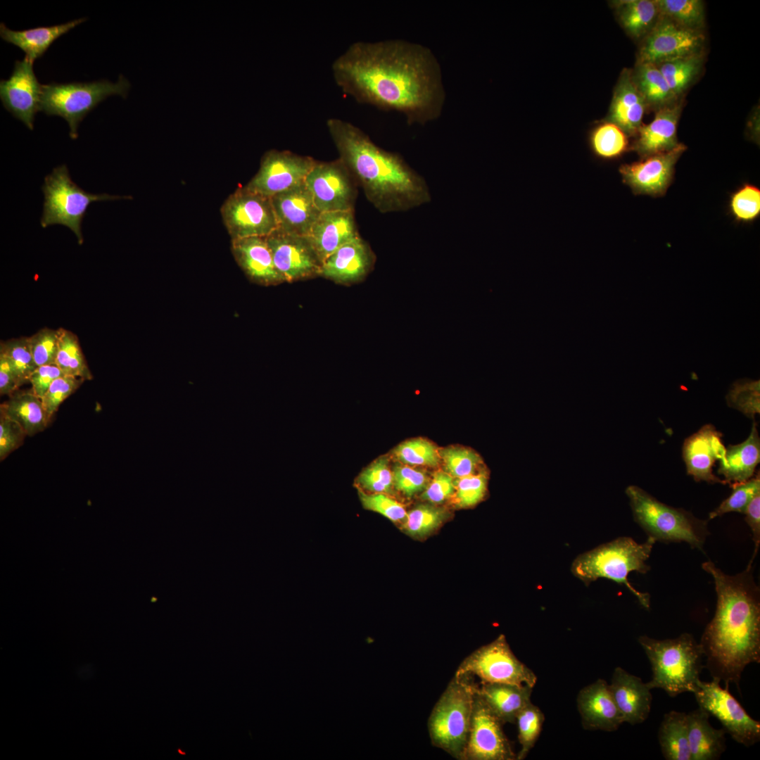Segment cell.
<instances>
[{
	"label": "cell",
	"mask_w": 760,
	"mask_h": 760,
	"mask_svg": "<svg viewBox=\"0 0 760 760\" xmlns=\"http://www.w3.org/2000/svg\"><path fill=\"white\" fill-rule=\"evenodd\" d=\"M705 53L676 58L656 65L678 100L695 83L703 70Z\"/></svg>",
	"instance_id": "obj_37"
},
{
	"label": "cell",
	"mask_w": 760,
	"mask_h": 760,
	"mask_svg": "<svg viewBox=\"0 0 760 760\" xmlns=\"http://www.w3.org/2000/svg\"><path fill=\"white\" fill-rule=\"evenodd\" d=\"M0 354L8 360L21 386L29 381L31 374L37 366L31 352L28 337L1 342Z\"/></svg>",
	"instance_id": "obj_42"
},
{
	"label": "cell",
	"mask_w": 760,
	"mask_h": 760,
	"mask_svg": "<svg viewBox=\"0 0 760 760\" xmlns=\"http://www.w3.org/2000/svg\"><path fill=\"white\" fill-rule=\"evenodd\" d=\"M448 517L445 508L422 504L407 512L403 528L409 536L422 539L436 531Z\"/></svg>",
	"instance_id": "obj_41"
},
{
	"label": "cell",
	"mask_w": 760,
	"mask_h": 760,
	"mask_svg": "<svg viewBox=\"0 0 760 760\" xmlns=\"http://www.w3.org/2000/svg\"><path fill=\"white\" fill-rule=\"evenodd\" d=\"M394 454L402 462L412 465L435 467L438 464L440 457L436 447L422 438L403 443L395 449Z\"/></svg>",
	"instance_id": "obj_47"
},
{
	"label": "cell",
	"mask_w": 760,
	"mask_h": 760,
	"mask_svg": "<svg viewBox=\"0 0 760 760\" xmlns=\"http://www.w3.org/2000/svg\"><path fill=\"white\" fill-rule=\"evenodd\" d=\"M685 150V144L679 143L667 152L622 165L619 172L623 182L635 194L664 195L672 181L675 165Z\"/></svg>",
	"instance_id": "obj_18"
},
{
	"label": "cell",
	"mask_w": 760,
	"mask_h": 760,
	"mask_svg": "<svg viewBox=\"0 0 760 760\" xmlns=\"http://www.w3.org/2000/svg\"><path fill=\"white\" fill-rule=\"evenodd\" d=\"M723 434L712 424H705L688 437L683 445V457L687 474L696 481L728 484L714 474L712 468L717 460L726 453Z\"/></svg>",
	"instance_id": "obj_20"
},
{
	"label": "cell",
	"mask_w": 760,
	"mask_h": 760,
	"mask_svg": "<svg viewBox=\"0 0 760 760\" xmlns=\"http://www.w3.org/2000/svg\"><path fill=\"white\" fill-rule=\"evenodd\" d=\"M58 349L55 364L64 375L91 380L93 375L82 353L77 336L60 328Z\"/></svg>",
	"instance_id": "obj_38"
},
{
	"label": "cell",
	"mask_w": 760,
	"mask_h": 760,
	"mask_svg": "<svg viewBox=\"0 0 760 760\" xmlns=\"http://www.w3.org/2000/svg\"><path fill=\"white\" fill-rule=\"evenodd\" d=\"M658 740L666 760H691L687 714L671 711L664 714L658 730Z\"/></svg>",
	"instance_id": "obj_36"
},
{
	"label": "cell",
	"mask_w": 760,
	"mask_h": 760,
	"mask_svg": "<svg viewBox=\"0 0 760 760\" xmlns=\"http://www.w3.org/2000/svg\"><path fill=\"white\" fill-rule=\"evenodd\" d=\"M456 489V481L448 473L442 471L436 472L427 484L422 499L431 503L438 504L453 496Z\"/></svg>",
	"instance_id": "obj_55"
},
{
	"label": "cell",
	"mask_w": 760,
	"mask_h": 760,
	"mask_svg": "<svg viewBox=\"0 0 760 760\" xmlns=\"http://www.w3.org/2000/svg\"><path fill=\"white\" fill-rule=\"evenodd\" d=\"M335 82L357 102L397 111L409 125L441 114L445 100L441 66L427 47L402 39L356 42L332 63Z\"/></svg>",
	"instance_id": "obj_1"
},
{
	"label": "cell",
	"mask_w": 760,
	"mask_h": 760,
	"mask_svg": "<svg viewBox=\"0 0 760 760\" xmlns=\"http://www.w3.org/2000/svg\"><path fill=\"white\" fill-rule=\"evenodd\" d=\"M60 329L44 328L28 337L31 352L37 367L55 364Z\"/></svg>",
	"instance_id": "obj_49"
},
{
	"label": "cell",
	"mask_w": 760,
	"mask_h": 760,
	"mask_svg": "<svg viewBox=\"0 0 760 760\" xmlns=\"http://www.w3.org/2000/svg\"><path fill=\"white\" fill-rule=\"evenodd\" d=\"M631 74L648 109L657 111L680 101L675 96L656 65L635 63Z\"/></svg>",
	"instance_id": "obj_35"
},
{
	"label": "cell",
	"mask_w": 760,
	"mask_h": 760,
	"mask_svg": "<svg viewBox=\"0 0 760 760\" xmlns=\"http://www.w3.org/2000/svg\"><path fill=\"white\" fill-rule=\"evenodd\" d=\"M577 707L585 730L612 732L623 723L612 695L603 679L582 688L577 696Z\"/></svg>",
	"instance_id": "obj_23"
},
{
	"label": "cell",
	"mask_w": 760,
	"mask_h": 760,
	"mask_svg": "<svg viewBox=\"0 0 760 760\" xmlns=\"http://www.w3.org/2000/svg\"><path fill=\"white\" fill-rule=\"evenodd\" d=\"M720 681L701 680L693 692L699 707L716 718L723 728L739 744L749 747L760 740V722L752 718L728 688H723Z\"/></svg>",
	"instance_id": "obj_12"
},
{
	"label": "cell",
	"mask_w": 760,
	"mask_h": 760,
	"mask_svg": "<svg viewBox=\"0 0 760 760\" xmlns=\"http://www.w3.org/2000/svg\"><path fill=\"white\" fill-rule=\"evenodd\" d=\"M0 413L17 422L29 436L44 431L50 422L42 399L32 390L15 391L1 405Z\"/></svg>",
	"instance_id": "obj_33"
},
{
	"label": "cell",
	"mask_w": 760,
	"mask_h": 760,
	"mask_svg": "<svg viewBox=\"0 0 760 760\" xmlns=\"http://www.w3.org/2000/svg\"><path fill=\"white\" fill-rule=\"evenodd\" d=\"M628 137L619 127L607 120L593 129L590 144L596 156L603 159H613L628 150Z\"/></svg>",
	"instance_id": "obj_40"
},
{
	"label": "cell",
	"mask_w": 760,
	"mask_h": 760,
	"mask_svg": "<svg viewBox=\"0 0 760 760\" xmlns=\"http://www.w3.org/2000/svg\"><path fill=\"white\" fill-rule=\"evenodd\" d=\"M234 258L246 277L265 286L286 282L277 270L265 236L231 239Z\"/></svg>",
	"instance_id": "obj_24"
},
{
	"label": "cell",
	"mask_w": 760,
	"mask_h": 760,
	"mask_svg": "<svg viewBox=\"0 0 760 760\" xmlns=\"http://www.w3.org/2000/svg\"><path fill=\"white\" fill-rule=\"evenodd\" d=\"M487 483L488 476L485 470L459 479L454 494L455 505L466 508L481 502L486 495Z\"/></svg>",
	"instance_id": "obj_48"
},
{
	"label": "cell",
	"mask_w": 760,
	"mask_h": 760,
	"mask_svg": "<svg viewBox=\"0 0 760 760\" xmlns=\"http://www.w3.org/2000/svg\"><path fill=\"white\" fill-rule=\"evenodd\" d=\"M656 541L647 537L638 543L630 537H619L578 556L571 570L585 585L600 578L623 584L645 609L650 607V595L636 590L628 581L631 572L647 573V564Z\"/></svg>",
	"instance_id": "obj_4"
},
{
	"label": "cell",
	"mask_w": 760,
	"mask_h": 760,
	"mask_svg": "<svg viewBox=\"0 0 760 760\" xmlns=\"http://www.w3.org/2000/svg\"><path fill=\"white\" fill-rule=\"evenodd\" d=\"M455 675L476 676L481 683L526 685L532 688L537 682L534 672L517 658L502 634L467 656Z\"/></svg>",
	"instance_id": "obj_10"
},
{
	"label": "cell",
	"mask_w": 760,
	"mask_h": 760,
	"mask_svg": "<svg viewBox=\"0 0 760 760\" xmlns=\"http://www.w3.org/2000/svg\"><path fill=\"white\" fill-rule=\"evenodd\" d=\"M438 453L448 473L458 479L474 474L482 463L478 454L463 448L450 447Z\"/></svg>",
	"instance_id": "obj_45"
},
{
	"label": "cell",
	"mask_w": 760,
	"mask_h": 760,
	"mask_svg": "<svg viewBox=\"0 0 760 760\" xmlns=\"http://www.w3.org/2000/svg\"><path fill=\"white\" fill-rule=\"evenodd\" d=\"M359 495L365 509L378 512L394 523H403L407 512L403 505L385 493H367L359 490Z\"/></svg>",
	"instance_id": "obj_53"
},
{
	"label": "cell",
	"mask_w": 760,
	"mask_h": 760,
	"mask_svg": "<svg viewBox=\"0 0 760 760\" xmlns=\"http://www.w3.org/2000/svg\"><path fill=\"white\" fill-rule=\"evenodd\" d=\"M316 162L310 156L289 151H267L261 158L258 171L245 186L272 197L305 183Z\"/></svg>",
	"instance_id": "obj_16"
},
{
	"label": "cell",
	"mask_w": 760,
	"mask_h": 760,
	"mask_svg": "<svg viewBox=\"0 0 760 760\" xmlns=\"http://www.w3.org/2000/svg\"><path fill=\"white\" fill-rule=\"evenodd\" d=\"M745 520L749 526L754 543L753 556L748 565H752L760 545V492L756 494L747 505L744 513Z\"/></svg>",
	"instance_id": "obj_58"
},
{
	"label": "cell",
	"mask_w": 760,
	"mask_h": 760,
	"mask_svg": "<svg viewBox=\"0 0 760 760\" xmlns=\"http://www.w3.org/2000/svg\"><path fill=\"white\" fill-rule=\"evenodd\" d=\"M376 255L360 236L330 255L322 265L320 276L343 285L359 283L372 271Z\"/></svg>",
	"instance_id": "obj_21"
},
{
	"label": "cell",
	"mask_w": 760,
	"mask_h": 760,
	"mask_svg": "<svg viewBox=\"0 0 760 760\" xmlns=\"http://www.w3.org/2000/svg\"><path fill=\"white\" fill-rule=\"evenodd\" d=\"M709 717L699 707L687 714L691 760H717L726 749V731L712 727Z\"/></svg>",
	"instance_id": "obj_30"
},
{
	"label": "cell",
	"mask_w": 760,
	"mask_h": 760,
	"mask_svg": "<svg viewBox=\"0 0 760 760\" xmlns=\"http://www.w3.org/2000/svg\"><path fill=\"white\" fill-rule=\"evenodd\" d=\"M470 675L455 676L434 705L428 720L431 744L463 760L477 685Z\"/></svg>",
	"instance_id": "obj_7"
},
{
	"label": "cell",
	"mask_w": 760,
	"mask_h": 760,
	"mask_svg": "<svg viewBox=\"0 0 760 760\" xmlns=\"http://www.w3.org/2000/svg\"><path fill=\"white\" fill-rule=\"evenodd\" d=\"M265 239L274 265L285 281L320 276L322 262L307 236L276 229Z\"/></svg>",
	"instance_id": "obj_17"
},
{
	"label": "cell",
	"mask_w": 760,
	"mask_h": 760,
	"mask_svg": "<svg viewBox=\"0 0 760 760\" xmlns=\"http://www.w3.org/2000/svg\"><path fill=\"white\" fill-rule=\"evenodd\" d=\"M533 688L500 683H481L477 692L503 724L516 723L519 712L531 702Z\"/></svg>",
	"instance_id": "obj_31"
},
{
	"label": "cell",
	"mask_w": 760,
	"mask_h": 760,
	"mask_svg": "<svg viewBox=\"0 0 760 760\" xmlns=\"http://www.w3.org/2000/svg\"><path fill=\"white\" fill-rule=\"evenodd\" d=\"M177 752H178V753H179V754H181V755H186V752H184L183 750H182V749H181L180 748H177Z\"/></svg>",
	"instance_id": "obj_60"
},
{
	"label": "cell",
	"mask_w": 760,
	"mask_h": 760,
	"mask_svg": "<svg viewBox=\"0 0 760 760\" xmlns=\"http://www.w3.org/2000/svg\"><path fill=\"white\" fill-rule=\"evenodd\" d=\"M661 15L685 28L702 31L705 27L704 3L701 0H656Z\"/></svg>",
	"instance_id": "obj_39"
},
{
	"label": "cell",
	"mask_w": 760,
	"mask_h": 760,
	"mask_svg": "<svg viewBox=\"0 0 760 760\" xmlns=\"http://www.w3.org/2000/svg\"><path fill=\"white\" fill-rule=\"evenodd\" d=\"M544 719L543 713L532 702L518 714L516 723L521 749L517 755V760L524 759L534 747L542 730Z\"/></svg>",
	"instance_id": "obj_43"
},
{
	"label": "cell",
	"mask_w": 760,
	"mask_h": 760,
	"mask_svg": "<svg viewBox=\"0 0 760 760\" xmlns=\"http://www.w3.org/2000/svg\"><path fill=\"white\" fill-rule=\"evenodd\" d=\"M63 375L56 364L39 366L32 372L29 379L32 385L31 390L34 394L42 399L53 381Z\"/></svg>",
	"instance_id": "obj_57"
},
{
	"label": "cell",
	"mask_w": 760,
	"mask_h": 760,
	"mask_svg": "<svg viewBox=\"0 0 760 760\" xmlns=\"http://www.w3.org/2000/svg\"><path fill=\"white\" fill-rule=\"evenodd\" d=\"M42 88L33 63L25 58L15 61L10 77L0 82V98L4 107L30 130L34 128V115L40 110Z\"/></svg>",
	"instance_id": "obj_19"
},
{
	"label": "cell",
	"mask_w": 760,
	"mask_h": 760,
	"mask_svg": "<svg viewBox=\"0 0 760 760\" xmlns=\"http://www.w3.org/2000/svg\"><path fill=\"white\" fill-rule=\"evenodd\" d=\"M278 228L284 232L307 236L322 213L305 183L271 197Z\"/></svg>",
	"instance_id": "obj_22"
},
{
	"label": "cell",
	"mask_w": 760,
	"mask_h": 760,
	"mask_svg": "<svg viewBox=\"0 0 760 760\" xmlns=\"http://www.w3.org/2000/svg\"><path fill=\"white\" fill-rule=\"evenodd\" d=\"M638 642L651 664L652 680L647 683L651 690L661 688L671 697L693 693L704 665L701 646L692 634L664 640L641 635Z\"/></svg>",
	"instance_id": "obj_5"
},
{
	"label": "cell",
	"mask_w": 760,
	"mask_h": 760,
	"mask_svg": "<svg viewBox=\"0 0 760 760\" xmlns=\"http://www.w3.org/2000/svg\"><path fill=\"white\" fill-rule=\"evenodd\" d=\"M44 194L42 227L61 224L69 228L82 245L84 238L82 223L91 203L127 198V196L85 191L71 179L66 165L55 167L46 175L42 186Z\"/></svg>",
	"instance_id": "obj_9"
},
{
	"label": "cell",
	"mask_w": 760,
	"mask_h": 760,
	"mask_svg": "<svg viewBox=\"0 0 760 760\" xmlns=\"http://www.w3.org/2000/svg\"><path fill=\"white\" fill-rule=\"evenodd\" d=\"M80 18L50 27H39L24 30H12L3 23L0 24V36L3 40L13 44L25 53V58L34 63L42 57L49 46L61 36L85 21Z\"/></svg>",
	"instance_id": "obj_32"
},
{
	"label": "cell",
	"mask_w": 760,
	"mask_h": 760,
	"mask_svg": "<svg viewBox=\"0 0 760 760\" xmlns=\"http://www.w3.org/2000/svg\"><path fill=\"white\" fill-rule=\"evenodd\" d=\"M759 390V381L735 382L727 395L728 405L754 420L760 412Z\"/></svg>",
	"instance_id": "obj_44"
},
{
	"label": "cell",
	"mask_w": 760,
	"mask_h": 760,
	"mask_svg": "<svg viewBox=\"0 0 760 760\" xmlns=\"http://www.w3.org/2000/svg\"><path fill=\"white\" fill-rule=\"evenodd\" d=\"M714 579L717 596L714 616L707 625L699 645L706 657L704 668L725 687L740 680L745 667L760 662V590L752 565L728 575L712 562L702 563Z\"/></svg>",
	"instance_id": "obj_2"
},
{
	"label": "cell",
	"mask_w": 760,
	"mask_h": 760,
	"mask_svg": "<svg viewBox=\"0 0 760 760\" xmlns=\"http://www.w3.org/2000/svg\"><path fill=\"white\" fill-rule=\"evenodd\" d=\"M357 483L362 488L373 493H391L393 474L387 460L381 458L372 463L360 474Z\"/></svg>",
	"instance_id": "obj_50"
},
{
	"label": "cell",
	"mask_w": 760,
	"mask_h": 760,
	"mask_svg": "<svg viewBox=\"0 0 760 760\" xmlns=\"http://www.w3.org/2000/svg\"><path fill=\"white\" fill-rule=\"evenodd\" d=\"M648 107L638 90L631 70L623 69L615 86L607 121L619 127L628 136H635Z\"/></svg>",
	"instance_id": "obj_28"
},
{
	"label": "cell",
	"mask_w": 760,
	"mask_h": 760,
	"mask_svg": "<svg viewBox=\"0 0 760 760\" xmlns=\"http://www.w3.org/2000/svg\"><path fill=\"white\" fill-rule=\"evenodd\" d=\"M760 460V438L754 421L748 438L737 445H729L724 457L720 460L718 474L731 487L745 482L753 476Z\"/></svg>",
	"instance_id": "obj_29"
},
{
	"label": "cell",
	"mask_w": 760,
	"mask_h": 760,
	"mask_svg": "<svg viewBox=\"0 0 760 760\" xmlns=\"http://www.w3.org/2000/svg\"><path fill=\"white\" fill-rule=\"evenodd\" d=\"M327 127L339 158L380 213L406 212L431 201L426 180L400 155L380 148L349 122L333 118Z\"/></svg>",
	"instance_id": "obj_3"
},
{
	"label": "cell",
	"mask_w": 760,
	"mask_h": 760,
	"mask_svg": "<svg viewBox=\"0 0 760 760\" xmlns=\"http://www.w3.org/2000/svg\"><path fill=\"white\" fill-rule=\"evenodd\" d=\"M626 493L633 519L647 537L664 543L684 542L703 551L710 534L708 520L699 519L683 508L667 505L636 486H629Z\"/></svg>",
	"instance_id": "obj_6"
},
{
	"label": "cell",
	"mask_w": 760,
	"mask_h": 760,
	"mask_svg": "<svg viewBox=\"0 0 760 760\" xmlns=\"http://www.w3.org/2000/svg\"><path fill=\"white\" fill-rule=\"evenodd\" d=\"M392 474L393 487L408 498L424 491L428 484L423 471L407 466H395Z\"/></svg>",
	"instance_id": "obj_54"
},
{
	"label": "cell",
	"mask_w": 760,
	"mask_h": 760,
	"mask_svg": "<svg viewBox=\"0 0 760 760\" xmlns=\"http://www.w3.org/2000/svg\"><path fill=\"white\" fill-rule=\"evenodd\" d=\"M683 100L655 111L654 119L642 123L635 136L633 149L642 157L667 152L679 144L677 127L683 109Z\"/></svg>",
	"instance_id": "obj_26"
},
{
	"label": "cell",
	"mask_w": 760,
	"mask_h": 760,
	"mask_svg": "<svg viewBox=\"0 0 760 760\" xmlns=\"http://www.w3.org/2000/svg\"><path fill=\"white\" fill-rule=\"evenodd\" d=\"M220 213L231 239L267 236L278 228L271 197L245 186L227 198Z\"/></svg>",
	"instance_id": "obj_11"
},
{
	"label": "cell",
	"mask_w": 760,
	"mask_h": 760,
	"mask_svg": "<svg viewBox=\"0 0 760 760\" xmlns=\"http://www.w3.org/2000/svg\"><path fill=\"white\" fill-rule=\"evenodd\" d=\"M478 686V685H477ZM503 723L477 692L463 760H515Z\"/></svg>",
	"instance_id": "obj_15"
},
{
	"label": "cell",
	"mask_w": 760,
	"mask_h": 760,
	"mask_svg": "<svg viewBox=\"0 0 760 760\" xmlns=\"http://www.w3.org/2000/svg\"><path fill=\"white\" fill-rule=\"evenodd\" d=\"M731 487L733 491L730 495L709 513V520L732 512L743 514L750 500L760 492L759 474L754 478Z\"/></svg>",
	"instance_id": "obj_46"
},
{
	"label": "cell",
	"mask_w": 760,
	"mask_h": 760,
	"mask_svg": "<svg viewBox=\"0 0 760 760\" xmlns=\"http://www.w3.org/2000/svg\"><path fill=\"white\" fill-rule=\"evenodd\" d=\"M26 436L17 422L0 413V460L18 448Z\"/></svg>",
	"instance_id": "obj_56"
},
{
	"label": "cell",
	"mask_w": 760,
	"mask_h": 760,
	"mask_svg": "<svg viewBox=\"0 0 760 760\" xmlns=\"http://www.w3.org/2000/svg\"><path fill=\"white\" fill-rule=\"evenodd\" d=\"M730 208L737 220H754L760 213V190L754 185L745 184L732 195Z\"/></svg>",
	"instance_id": "obj_51"
},
{
	"label": "cell",
	"mask_w": 760,
	"mask_h": 760,
	"mask_svg": "<svg viewBox=\"0 0 760 760\" xmlns=\"http://www.w3.org/2000/svg\"><path fill=\"white\" fill-rule=\"evenodd\" d=\"M705 35L681 27L661 15L653 29L640 42L636 63L657 65L704 52Z\"/></svg>",
	"instance_id": "obj_13"
},
{
	"label": "cell",
	"mask_w": 760,
	"mask_h": 760,
	"mask_svg": "<svg viewBox=\"0 0 760 760\" xmlns=\"http://www.w3.org/2000/svg\"><path fill=\"white\" fill-rule=\"evenodd\" d=\"M617 20L626 34L640 42L653 29L661 14L656 0L612 1Z\"/></svg>",
	"instance_id": "obj_34"
},
{
	"label": "cell",
	"mask_w": 760,
	"mask_h": 760,
	"mask_svg": "<svg viewBox=\"0 0 760 760\" xmlns=\"http://www.w3.org/2000/svg\"><path fill=\"white\" fill-rule=\"evenodd\" d=\"M305 184L321 213L354 210L358 185L339 158L329 162L317 160Z\"/></svg>",
	"instance_id": "obj_14"
},
{
	"label": "cell",
	"mask_w": 760,
	"mask_h": 760,
	"mask_svg": "<svg viewBox=\"0 0 760 760\" xmlns=\"http://www.w3.org/2000/svg\"><path fill=\"white\" fill-rule=\"evenodd\" d=\"M21 386L19 379L5 356L0 354V393L11 395Z\"/></svg>",
	"instance_id": "obj_59"
},
{
	"label": "cell",
	"mask_w": 760,
	"mask_h": 760,
	"mask_svg": "<svg viewBox=\"0 0 760 760\" xmlns=\"http://www.w3.org/2000/svg\"><path fill=\"white\" fill-rule=\"evenodd\" d=\"M354 210L324 212L307 237L322 262L338 248L360 236Z\"/></svg>",
	"instance_id": "obj_27"
},
{
	"label": "cell",
	"mask_w": 760,
	"mask_h": 760,
	"mask_svg": "<svg viewBox=\"0 0 760 760\" xmlns=\"http://www.w3.org/2000/svg\"><path fill=\"white\" fill-rule=\"evenodd\" d=\"M129 87V82L122 75L115 83L103 80L42 84L40 111L65 119L70 127V138L75 139L79 123L90 111L109 96L125 97Z\"/></svg>",
	"instance_id": "obj_8"
},
{
	"label": "cell",
	"mask_w": 760,
	"mask_h": 760,
	"mask_svg": "<svg viewBox=\"0 0 760 760\" xmlns=\"http://www.w3.org/2000/svg\"><path fill=\"white\" fill-rule=\"evenodd\" d=\"M84 381L81 378L63 375L53 381L42 398L44 408L49 420L58 410L61 404L71 395Z\"/></svg>",
	"instance_id": "obj_52"
},
{
	"label": "cell",
	"mask_w": 760,
	"mask_h": 760,
	"mask_svg": "<svg viewBox=\"0 0 760 760\" xmlns=\"http://www.w3.org/2000/svg\"><path fill=\"white\" fill-rule=\"evenodd\" d=\"M609 685L623 723L635 725L646 721L652 701L651 689L647 683L616 667Z\"/></svg>",
	"instance_id": "obj_25"
}]
</instances>
